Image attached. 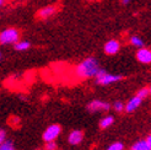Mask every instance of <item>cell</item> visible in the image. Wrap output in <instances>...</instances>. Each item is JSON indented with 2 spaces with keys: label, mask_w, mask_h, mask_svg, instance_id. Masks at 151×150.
I'll list each match as a JSON object with an SVG mask.
<instances>
[{
  "label": "cell",
  "mask_w": 151,
  "mask_h": 150,
  "mask_svg": "<svg viewBox=\"0 0 151 150\" xmlns=\"http://www.w3.org/2000/svg\"><path fill=\"white\" fill-rule=\"evenodd\" d=\"M113 108H114L116 111H118V112H120V111L124 110V105L122 102H114V105H113Z\"/></svg>",
  "instance_id": "cell-19"
},
{
  "label": "cell",
  "mask_w": 151,
  "mask_h": 150,
  "mask_svg": "<svg viewBox=\"0 0 151 150\" xmlns=\"http://www.w3.org/2000/svg\"><path fill=\"white\" fill-rule=\"evenodd\" d=\"M29 48V43L27 41H17L15 43V49L16 50H26Z\"/></svg>",
  "instance_id": "cell-13"
},
{
  "label": "cell",
  "mask_w": 151,
  "mask_h": 150,
  "mask_svg": "<svg viewBox=\"0 0 151 150\" xmlns=\"http://www.w3.org/2000/svg\"><path fill=\"white\" fill-rule=\"evenodd\" d=\"M96 81L97 84L100 85H109V84H113V82H117L122 79L120 75H114V74H108L107 71L104 70H99V73L96 74Z\"/></svg>",
  "instance_id": "cell-3"
},
{
  "label": "cell",
  "mask_w": 151,
  "mask_h": 150,
  "mask_svg": "<svg viewBox=\"0 0 151 150\" xmlns=\"http://www.w3.org/2000/svg\"><path fill=\"white\" fill-rule=\"evenodd\" d=\"M132 150H151V146L147 144V141L145 139V140H139L137 143H134L132 146Z\"/></svg>",
  "instance_id": "cell-11"
},
{
  "label": "cell",
  "mask_w": 151,
  "mask_h": 150,
  "mask_svg": "<svg viewBox=\"0 0 151 150\" xmlns=\"http://www.w3.org/2000/svg\"><path fill=\"white\" fill-rule=\"evenodd\" d=\"M100 70L99 62L95 58H87L82 61L75 69V74L78 75L80 79H88L96 76V74Z\"/></svg>",
  "instance_id": "cell-1"
},
{
  "label": "cell",
  "mask_w": 151,
  "mask_h": 150,
  "mask_svg": "<svg viewBox=\"0 0 151 150\" xmlns=\"http://www.w3.org/2000/svg\"><path fill=\"white\" fill-rule=\"evenodd\" d=\"M113 121H114V118H113L112 116H107V117L102 118V119H101V122H100V128H102V129L108 128L109 125H112Z\"/></svg>",
  "instance_id": "cell-12"
},
{
  "label": "cell",
  "mask_w": 151,
  "mask_h": 150,
  "mask_svg": "<svg viewBox=\"0 0 151 150\" xmlns=\"http://www.w3.org/2000/svg\"><path fill=\"white\" fill-rule=\"evenodd\" d=\"M124 149V145L122 144V143H113L111 146H108V149L107 150H123Z\"/></svg>",
  "instance_id": "cell-17"
},
{
  "label": "cell",
  "mask_w": 151,
  "mask_h": 150,
  "mask_svg": "<svg viewBox=\"0 0 151 150\" xmlns=\"http://www.w3.org/2000/svg\"><path fill=\"white\" fill-rule=\"evenodd\" d=\"M150 94H149V89L147 87H144V89H141V90H139L138 91V94H137V96H139L141 100H144L145 97H147Z\"/></svg>",
  "instance_id": "cell-16"
},
{
  "label": "cell",
  "mask_w": 151,
  "mask_h": 150,
  "mask_svg": "<svg viewBox=\"0 0 151 150\" xmlns=\"http://www.w3.org/2000/svg\"><path fill=\"white\" fill-rule=\"evenodd\" d=\"M0 59H1V53H0Z\"/></svg>",
  "instance_id": "cell-25"
},
{
  "label": "cell",
  "mask_w": 151,
  "mask_h": 150,
  "mask_svg": "<svg viewBox=\"0 0 151 150\" xmlns=\"http://www.w3.org/2000/svg\"><path fill=\"white\" fill-rule=\"evenodd\" d=\"M146 141H147V144H149V145L151 146V134H150V136H149V137L146 138Z\"/></svg>",
  "instance_id": "cell-21"
},
{
  "label": "cell",
  "mask_w": 151,
  "mask_h": 150,
  "mask_svg": "<svg viewBox=\"0 0 151 150\" xmlns=\"http://www.w3.org/2000/svg\"><path fill=\"white\" fill-rule=\"evenodd\" d=\"M57 6L55 5H49V6H46V7H43V9H41L38 12H37V17H40V19H48L52 15H54L57 12Z\"/></svg>",
  "instance_id": "cell-8"
},
{
  "label": "cell",
  "mask_w": 151,
  "mask_h": 150,
  "mask_svg": "<svg viewBox=\"0 0 151 150\" xmlns=\"http://www.w3.org/2000/svg\"><path fill=\"white\" fill-rule=\"evenodd\" d=\"M0 150H15V146L11 141L9 140H4L1 144H0Z\"/></svg>",
  "instance_id": "cell-14"
},
{
  "label": "cell",
  "mask_w": 151,
  "mask_h": 150,
  "mask_svg": "<svg viewBox=\"0 0 151 150\" xmlns=\"http://www.w3.org/2000/svg\"><path fill=\"white\" fill-rule=\"evenodd\" d=\"M141 101H142V100L140 99L139 96H135V97H133V99H130V101L124 106L125 112H133V111H135V110H137V108L140 106Z\"/></svg>",
  "instance_id": "cell-10"
},
{
  "label": "cell",
  "mask_w": 151,
  "mask_h": 150,
  "mask_svg": "<svg viewBox=\"0 0 151 150\" xmlns=\"http://www.w3.org/2000/svg\"><path fill=\"white\" fill-rule=\"evenodd\" d=\"M119 48H120V44L116 40H111L104 44V52H106V54H108V56H113V54L118 53Z\"/></svg>",
  "instance_id": "cell-7"
},
{
  "label": "cell",
  "mask_w": 151,
  "mask_h": 150,
  "mask_svg": "<svg viewBox=\"0 0 151 150\" xmlns=\"http://www.w3.org/2000/svg\"><path fill=\"white\" fill-rule=\"evenodd\" d=\"M60 132H62V128H60L59 124H52V125L48 127L46 131H44V133H43V140L44 141L55 140L59 137Z\"/></svg>",
  "instance_id": "cell-4"
},
{
  "label": "cell",
  "mask_w": 151,
  "mask_h": 150,
  "mask_svg": "<svg viewBox=\"0 0 151 150\" xmlns=\"http://www.w3.org/2000/svg\"><path fill=\"white\" fill-rule=\"evenodd\" d=\"M137 59L142 64H150L151 63V50L141 47L137 52Z\"/></svg>",
  "instance_id": "cell-5"
},
{
  "label": "cell",
  "mask_w": 151,
  "mask_h": 150,
  "mask_svg": "<svg viewBox=\"0 0 151 150\" xmlns=\"http://www.w3.org/2000/svg\"><path fill=\"white\" fill-rule=\"evenodd\" d=\"M20 38V33L16 28H6L0 32V44H11L16 43Z\"/></svg>",
  "instance_id": "cell-2"
},
{
  "label": "cell",
  "mask_w": 151,
  "mask_h": 150,
  "mask_svg": "<svg viewBox=\"0 0 151 150\" xmlns=\"http://www.w3.org/2000/svg\"><path fill=\"white\" fill-rule=\"evenodd\" d=\"M130 43L133 44V46L139 47V48H141L142 46H144V43H142V40H141V38H139V37H137V36L130 37Z\"/></svg>",
  "instance_id": "cell-15"
},
{
  "label": "cell",
  "mask_w": 151,
  "mask_h": 150,
  "mask_svg": "<svg viewBox=\"0 0 151 150\" xmlns=\"http://www.w3.org/2000/svg\"><path fill=\"white\" fill-rule=\"evenodd\" d=\"M4 140H6V134L1 128H0V144H1Z\"/></svg>",
  "instance_id": "cell-20"
},
{
  "label": "cell",
  "mask_w": 151,
  "mask_h": 150,
  "mask_svg": "<svg viewBox=\"0 0 151 150\" xmlns=\"http://www.w3.org/2000/svg\"><path fill=\"white\" fill-rule=\"evenodd\" d=\"M46 150H57V144L54 140L52 141H46V146H44Z\"/></svg>",
  "instance_id": "cell-18"
},
{
  "label": "cell",
  "mask_w": 151,
  "mask_h": 150,
  "mask_svg": "<svg viewBox=\"0 0 151 150\" xmlns=\"http://www.w3.org/2000/svg\"><path fill=\"white\" fill-rule=\"evenodd\" d=\"M82 139H84V133H82L81 131H73L69 134V138H68V140H69V143L71 145L80 144L82 141Z\"/></svg>",
  "instance_id": "cell-9"
},
{
  "label": "cell",
  "mask_w": 151,
  "mask_h": 150,
  "mask_svg": "<svg viewBox=\"0 0 151 150\" xmlns=\"http://www.w3.org/2000/svg\"><path fill=\"white\" fill-rule=\"evenodd\" d=\"M132 1V0H122V4H124V5H127V4H129Z\"/></svg>",
  "instance_id": "cell-22"
},
{
  "label": "cell",
  "mask_w": 151,
  "mask_h": 150,
  "mask_svg": "<svg viewBox=\"0 0 151 150\" xmlns=\"http://www.w3.org/2000/svg\"><path fill=\"white\" fill-rule=\"evenodd\" d=\"M5 4V0H0V6H3Z\"/></svg>",
  "instance_id": "cell-23"
},
{
  "label": "cell",
  "mask_w": 151,
  "mask_h": 150,
  "mask_svg": "<svg viewBox=\"0 0 151 150\" xmlns=\"http://www.w3.org/2000/svg\"><path fill=\"white\" fill-rule=\"evenodd\" d=\"M149 94L151 95V86H150V89H149Z\"/></svg>",
  "instance_id": "cell-24"
},
{
  "label": "cell",
  "mask_w": 151,
  "mask_h": 150,
  "mask_svg": "<svg viewBox=\"0 0 151 150\" xmlns=\"http://www.w3.org/2000/svg\"><path fill=\"white\" fill-rule=\"evenodd\" d=\"M109 105L107 102H103V101H92V102H90L88 103V111H91V112H97V111H108L109 110Z\"/></svg>",
  "instance_id": "cell-6"
}]
</instances>
